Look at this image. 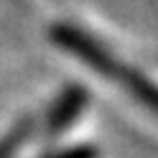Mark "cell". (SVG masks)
I'll return each instance as SVG.
<instances>
[{
	"label": "cell",
	"instance_id": "2",
	"mask_svg": "<svg viewBox=\"0 0 158 158\" xmlns=\"http://www.w3.org/2000/svg\"><path fill=\"white\" fill-rule=\"evenodd\" d=\"M33 133V120H23V123H18L10 133H8L3 140H0V158H10L18 148H21L26 143V138Z\"/></svg>",
	"mask_w": 158,
	"mask_h": 158
},
{
	"label": "cell",
	"instance_id": "3",
	"mask_svg": "<svg viewBox=\"0 0 158 158\" xmlns=\"http://www.w3.org/2000/svg\"><path fill=\"white\" fill-rule=\"evenodd\" d=\"M97 153L92 148H72V151H64L59 156H48V158H94Z\"/></svg>",
	"mask_w": 158,
	"mask_h": 158
},
{
	"label": "cell",
	"instance_id": "1",
	"mask_svg": "<svg viewBox=\"0 0 158 158\" xmlns=\"http://www.w3.org/2000/svg\"><path fill=\"white\" fill-rule=\"evenodd\" d=\"M87 102V92L84 89H77V87H72V89H66L61 94V100H59V105L51 110V115H48V133H61L66 130L69 125H72V120L82 112V107Z\"/></svg>",
	"mask_w": 158,
	"mask_h": 158
}]
</instances>
